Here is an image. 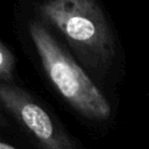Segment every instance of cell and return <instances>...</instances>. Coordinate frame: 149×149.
<instances>
[{
  "instance_id": "cell-3",
  "label": "cell",
  "mask_w": 149,
  "mask_h": 149,
  "mask_svg": "<svg viewBox=\"0 0 149 149\" xmlns=\"http://www.w3.org/2000/svg\"><path fill=\"white\" fill-rule=\"evenodd\" d=\"M0 107L40 149H74L64 128L28 91L0 80Z\"/></svg>"
},
{
  "instance_id": "cell-5",
  "label": "cell",
  "mask_w": 149,
  "mask_h": 149,
  "mask_svg": "<svg viewBox=\"0 0 149 149\" xmlns=\"http://www.w3.org/2000/svg\"><path fill=\"white\" fill-rule=\"evenodd\" d=\"M12 128V122L6 115V113L0 107V129L1 130H9Z\"/></svg>"
},
{
  "instance_id": "cell-2",
  "label": "cell",
  "mask_w": 149,
  "mask_h": 149,
  "mask_svg": "<svg viewBox=\"0 0 149 149\" xmlns=\"http://www.w3.org/2000/svg\"><path fill=\"white\" fill-rule=\"evenodd\" d=\"M28 34L43 72L57 93L86 119L105 121L112 114L104 92L40 19L28 22Z\"/></svg>"
},
{
  "instance_id": "cell-6",
  "label": "cell",
  "mask_w": 149,
  "mask_h": 149,
  "mask_svg": "<svg viewBox=\"0 0 149 149\" xmlns=\"http://www.w3.org/2000/svg\"><path fill=\"white\" fill-rule=\"evenodd\" d=\"M0 149H20V148H17L16 146L9 143L2 136H0Z\"/></svg>"
},
{
  "instance_id": "cell-4",
  "label": "cell",
  "mask_w": 149,
  "mask_h": 149,
  "mask_svg": "<svg viewBox=\"0 0 149 149\" xmlns=\"http://www.w3.org/2000/svg\"><path fill=\"white\" fill-rule=\"evenodd\" d=\"M15 66V56L0 41V80L6 83H14Z\"/></svg>"
},
{
  "instance_id": "cell-1",
  "label": "cell",
  "mask_w": 149,
  "mask_h": 149,
  "mask_svg": "<svg viewBox=\"0 0 149 149\" xmlns=\"http://www.w3.org/2000/svg\"><path fill=\"white\" fill-rule=\"evenodd\" d=\"M40 20L54 28L69 51L98 85L120 61L119 44L99 0H44Z\"/></svg>"
}]
</instances>
